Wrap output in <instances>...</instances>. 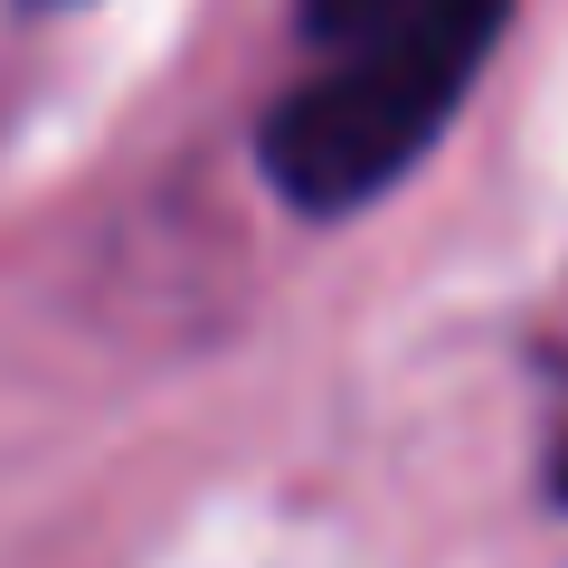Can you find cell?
<instances>
[{
	"instance_id": "cell-1",
	"label": "cell",
	"mask_w": 568,
	"mask_h": 568,
	"mask_svg": "<svg viewBox=\"0 0 568 568\" xmlns=\"http://www.w3.org/2000/svg\"><path fill=\"white\" fill-rule=\"evenodd\" d=\"M503 20H511V0H417L407 20L351 39L342 67H323L313 85H294L265 114V133H256L265 181L304 219L369 209L426 142L446 133V114L484 77Z\"/></svg>"
},
{
	"instance_id": "cell-2",
	"label": "cell",
	"mask_w": 568,
	"mask_h": 568,
	"mask_svg": "<svg viewBox=\"0 0 568 568\" xmlns=\"http://www.w3.org/2000/svg\"><path fill=\"white\" fill-rule=\"evenodd\" d=\"M294 10H304V39H323V48H351V39H369V29L407 20L417 0H294Z\"/></svg>"
}]
</instances>
